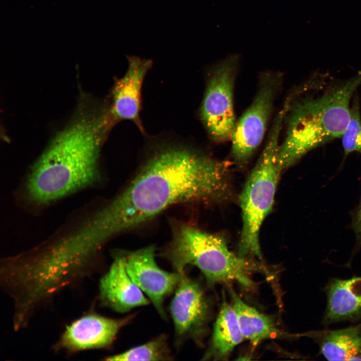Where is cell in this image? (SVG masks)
Listing matches in <instances>:
<instances>
[{
    "mask_svg": "<svg viewBox=\"0 0 361 361\" xmlns=\"http://www.w3.org/2000/svg\"><path fill=\"white\" fill-rule=\"evenodd\" d=\"M228 162L189 147H159L120 196L95 215L105 239L132 228L179 202H220L231 194Z\"/></svg>",
    "mask_w": 361,
    "mask_h": 361,
    "instance_id": "1",
    "label": "cell"
},
{
    "mask_svg": "<svg viewBox=\"0 0 361 361\" xmlns=\"http://www.w3.org/2000/svg\"><path fill=\"white\" fill-rule=\"evenodd\" d=\"M361 71L345 78L316 72L288 97L286 130L277 162L282 171L311 150L341 138Z\"/></svg>",
    "mask_w": 361,
    "mask_h": 361,
    "instance_id": "2",
    "label": "cell"
},
{
    "mask_svg": "<svg viewBox=\"0 0 361 361\" xmlns=\"http://www.w3.org/2000/svg\"><path fill=\"white\" fill-rule=\"evenodd\" d=\"M109 122L105 116L95 120L82 119L56 137L30 174L27 188L33 200L49 203L92 183Z\"/></svg>",
    "mask_w": 361,
    "mask_h": 361,
    "instance_id": "3",
    "label": "cell"
},
{
    "mask_svg": "<svg viewBox=\"0 0 361 361\" xmlns=\"http://www.w3.org/2000/svg\"><path fill=\"white\" fill-rule=\"evenodd\" d=\"M165 254L177 272H184L189 265L196 266L211 284L234 282L253 290V274L272 276L261 261L235 254L221 237L187 225L176 230Z\"/></svg>",
    "mask_w": 361,
    "mask_h": 361,
    "instance_id": "4",
    "label": "cell"
},
{
    "mask_svg": "<svg viewBox=\"0 0 361 361\" xmlns=\"http://www.w3.org/2000/svg\"><path fill=\"white\" fill-rule=\"evenodd\" d=\"M285 111L282 108L276 115L265 146L240 196L243 227L237 254L241 257L262 259L259 234L272 209L282 171L277 155Z\"/></svg>",
    "mask_w": 361,
    "mask_h": 361,
    "instance_id": "5",
    "label": "cell"
},
{
    "mask_svg": "<svg viewBox=\"0 0 361 361\" xmlns=\"http://www.w3.org/2000/svg\"><path fill=\"white\" fill-rule=\"evenodd\" d=\"M232 54L210 69L200 108V119L214 141L231 139L236 124L233 90L240 60Z\"/></svg>",
    "mask_w": 361,
    "mask_h": 361,
    "instance_id": "6",
    "label": "cell"
},
{
    "mask_svg": "<svg viewBox=\"0 0 361 361\" xmlns=\"http://www.w3.org/2000/svg\"><path fill=\"white\" fill-rule=\"evenodd\" d=\"M276 76L270 74L262 80L252 103L236 122L232 136L233 157L245 164L263 140L278 88Z\"/></svg>",
    "mask_w": 361,
    "mask_h": 361,
    "instance_id": "7",
    "label": "cell"
},
{
    "mask_svg": "<svg viewBox=\"0 0 361 361\" xmlns=\"http://www.w3.org/2000/svg\"><path fill=\"white\" fill-rule=\"evenodd\" d=\"M121 256L132 280L148 297L160 315L165 317L164 299L176 288L181 273L161 269L155 262L152 246L125 253Z\"/></svg>",
    "mask_w": 361,
    "mask_h": 361,
    "instance_id": "8",
    "label": "cell"
},
{
    "mask_svg": "<svg viewBox=\"0 0 361 361\" xmlns=\"http://www.w3.org/2000/svg\"><path fill=\"white\" fill-rule=\"evenodd\" d=\"M126 58L127 69L123 76L115 81L113 87L110 113L114 121H130L144 134L140 115L141 90L152 61L136 56H126Z\"/></svg>",
    "mask_w": 361,
    "mask_h": 361,
    "instance_id": "9",
    "label": "cell"
},
{
    "mask_svg": "<svg viewBox=\"0 0 361 361\" xmlns=\"http://www.w3.org/2000/svg\"><path fill=\"white\" fill-rule=\"evenodd\" d=\"M174 290L170 312L178 337L197 338L204 329L209 304L200 285L185 272Z\"/></svg>",
    "mask_w": 361,
    "mask_h": 361,
    "instance_id": "10",
    "label": "cell"
},
{
    "mask_svg": "<svg viewBox=\"0 0 361 361\" xmlns=\"http://www.w3.org/2000/svg\"><path fill=\"white\" fill-rule=\"evenodd\" d=\"M127 321L95 314L85 316L67 327L61 339L62 344L71 350L108 346Z\"/></svg>",
    "mask_w": 361,
    "mask_h": 361,
    "instance_id": "11",
    "label": "cell"
},
{
    "mask_svg": "<svg viewBox=\"0 0 361 361\" xmlns=\"http://www.w3.org/2000/svg\"><path fill=\"white\" fill-rule=\"evenodd\" d=\"M100 293L105 305L121 313L149 303V300L129 276L121 255L115 258L108 271L101 278Z\"/></svg>",
    "mask_w": 361,
    "mask_h": 361,
    "instance_id": "12",
    "label": "cell"
},
{
    "mask_svg": "<svg viewBox=\"0 0 361 361\" xmlns=\"http://www.w3.org/2000/svg\"><path fill=\"white\" fill-rule=\"evenodd\" d=\"M327 301L323 322L329 324L361 317V276L332 278L325 287Z\"/></svg>",
    "mask_w": 361,
    "mask_h": 361,
    "instance_id": "13",
    "label": "cell"
},
{
    "mask_svg": "<svg viewBox=\"0 0 361 361\" xmlns=\"http://www.w3.org/2000/svg\"><path fill=\"white\" fill-rule=\"evenodd\" d=\"M318 344L320 353L329 360H361V323L344 328L305 333Z\"/></svg>",
    "mask_w": 361,
    "mask_h": 361,
    "instance_id": "14",
    "label": "cell"
},
{
    "mask_svg": "<svg viewBox=\"0 0 361 361\" xmlns=\"http://www.w3.org/2000/svg\"><path fill=\"white\" fill-rule=\"evenodd\" d=\"M229 289L231 304L236 312L244 339L257 345L267 339L299 337V334H290L279 329L271 317L247 304L231 287Z\"/></svg>",
    "mask_w": 361,
    "mask_h": 361,
    "instance_id": "15",
    "label": "cell"
},
{
    "mask_svg": "<svg viewBox=\"0 0 361 361\" xmlns=\"http://www.w3.org/2000/svg\"><path fill=\"white\" fill-rule=\"evenodd\" d=\"M243 339L232 305L224 301L214 323L210 345L204 359L225 358Z\"/></svg>",
    "mask_w": 361,
    "mask_h": 361,
    "instance_id": "16",
    "label": "cell"
},
{
    "mask_svg": "<svg viewBox=\"0 0 361 361\" xmlns=\"http://www.w3.org/2000/svg\"><path fill=\"white\" fill-rule=\"evenodd\" d=\"M164 336L130 348L122 353L109 356L107 360H164L170 357Z\"/></svg>",
    "mask_w": 361,
    "mask_h": 361,
    "instance_id": "17",
    "label": "cell"
},
{
    "mask_svg": "<svg viewBox=\"0 0 361 361\" xmlns=\"http://www.w3.org/2000/svg\"><path fill=\"white\" fill-rule=\"evenodd\" d=\"M341 138L344 158L351 152L361 153V114L356 93L351 102L349 119Z\"/></svg>",
    "mask_w": 361,
    "mask_h": 361,
    "instance_id": "18",
    "label": "cell"
},
{
    "mask_svg": "<svg viewBox=\"0 0 361 361\" xmlns=\"http://www.w3.org/2000/svg\"><path fill=\"white\" fill-rule=\"evenodd\" d=\"M351 227L356 238L355 249L357 250L361 247V200L352 216Z\"/></svg>",
    "mask_w": 361,
    "mask_h": 361,
    "instance_id": "19",
    "label": "cell"
}]
</instances>
